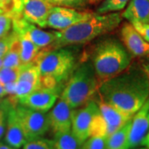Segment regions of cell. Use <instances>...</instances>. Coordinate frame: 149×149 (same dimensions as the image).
I'll use <instances>...</instances> for the list:
<instances>
[{"instance_id": "5", "label": "cell", "mask_w": 149, "mask_h": 149, "mask_svg": "<svg viewBox=\"0 0 149 149\" xmlns=\"http://www.w3.org/2000/svg\"><path fill=\"white\" fill-rule=\"evenodd\" d=\"M99 85L100 82L93 65L85 63L71 75L60 98L74 109L91 100L98 92Z\"/></svg>"}, {"instance_id": "12", "label": "cell", "mask_w": 149, "mask_h": 149, "mask_svg": "<svg viewBox=\"0 0 149 149\" xmlns=\"http://www.w3.org/2000/svg\"><path fill=\"white\" fill-rule=\"evenodd\" d=\"M41 74L37 63H29L20 65L17 79L14 97L19 99L27 95L40 86Z\"/></svg>"}, {"instance_id": "28", "label": "cell", "mask_w": 149, "mask_h": 149, "mask_svg": "<svg viewBox=\"0 0 149 149\" xmlns=\"http://www.w3.org/2000/svg\"><path fill=\"white\" fill-rule=\"evenodd\" d=\"M12 28V18L9 15L0 12V37H5L10 32Z\"/></svg>"}, {"instance_id": "15", "label": "cell", "mask_w": 149, "mask_h": 149, "mask_svg": "<svg viewBox=\"0 0 149 149\" xmlns=\"http://www.w3.org/2000/svg\"><path fill=\"white\" fill-rule=\"evenodd\" d=\"M120 36L124 47L132 56L136 57L148 56L149 43L144 40L130 22L123 24Z\"/></svg>"}, {"instance_id": "22", "label": "cell", "mask_w": 149, "mask_h": 149, "mask_svg": "<svg viewBox=\"0 0 149 149\" xmlns=\"http://www.w3.org/2000/svg\"><path fill=\"white\" fill-rule=\"evenodd\" d=\"M130 0H103L97 8L96 13L105 14L117 13L125 8Z\"/></svg>"}, {"instance_id": "14", "label": "cell", "mask_w": 149, "mask_h": 149, "mask_svg": "<svg viewBox=\"0 0 149 149\" xmlns=\"http://www.w3.org/2000/svg\"><path fill=\"white\" fill-rule=\"evenodd\" d=\"M49 111L47 115L50 129L54 135L58 133L67 132L71 129L73 109L66 102L60 98Z\"/></svg>"}, {"instance_id": "2", "label": "cell", "mask_w": 149, "mask_h": 149, "mask_svg": "<svg viewBox=\"0 0 149 149\" xmlns=\"http://www.w3.org/2000/svg\"><path fill=\"white\" fill-rule=\"evenodd\" d=\"M121 14L109 13L105 14L95 13L91 18L80 22L65 29L56 31V39L48 47L55 50L70 45L89 42L97 37L115 30L122 22Z\"/></svg>"}, {"instance_id": "6", "label": "cell", "mask_w": 149, "mask_h": 149, "mask_svg": "<svg viewBox=\"0 0 149 149\" xmlns=\"http://www.w3.org/2000/svg\"><path fill=\"white\" fill-rule=\"evenodd\" d=\"M100 115L98 103L93 100L73 109L70 130L80 144L91 137L92 128Z\"/></svg>"}, {"instance_id": "13", "label": "cell", "mask_w": 149, "mask_h": 149, "mask_svg": "<svg viewBox=\"0 0 149 149\" xmlns=\"http://www.w3.org/2000/svg\"><path fill=\"white\" fill-rule=\"evenodd\" d=\"M21 15L26 21L41 28L47 27L52 6L45 0H21Z\"/></svg>"}, {"instance_id": "3", "label": "cell", "mask_w": 149, "mask_h": 149, "mask_svg": "<svg viewBox=\"0 0 149 149\" xmlns=\"http://www.w3.org/2000/svg\"><path fill=\"white\" fill-rule=\"evenodd\" d=\"M130 53L116 39H106L97 45L92 65L100 84L121 74L131 64Z\"/></svg>"}, {"instance_id": "4", "label": "cell", "mask_w": 149, "mask_h": 149, "mask_svg": "<svg viewBox=\"0 0 149 149\" xmlns=\"http://www.w3.org/2000/svg\"><path fill=\"white\" fill-rule=\"evenodd\" d=\"M41 79L40 85L47 88H57L58 84L65 80L74 66L73 53L66 49L44 50L37 56Z\"/></svg>"}, {"instance_id": "23", "label": "cell", "mask_w": 149, "mask_h": 149, "mask_svg": "<svg viewBox=\"0 0 149 149\" xmlns=\"http://www.w3.org/2000/svg\"><path fill=\"white\" fill-rule=\"evenodd\" d=\"M0 9L14 18L22 16V1L21 0H0Z\"/></svg>"}, {"instance_id": "7", "label": "cell", "mask_w": 149, "mask_h": 149, "mask_svg": "<svg viewBox=\"0 0 149 149\" xmlns=\"http://www.w3.org/2000/svg\"><path fill=\"white\" fill-rule=\"evenodd\" d=\"M15 109L27 142L42 138L50 129L46 113L36 111L21 104L15 106Z\"/></svg>"}, {"instance_id": "25", "label": "cell", "mask_w": 149, "mask_h": 149, "mask_svg": "<svg viewBox=\"0 0 149 149\" xmlns=\"http://www.w3.org/2000/svg\"><path fill=\"white\" fill-rule=\"evenodd\" d=\"M19 70L20 66L13 68L2 67L0 69V82L3 85V86L12 82H16L18 77Z\"/></svg>"}, {"instance_id": "18", "label": "cell", "mask_w": 149, "mask_h": 149, "mask_svg": "<svg viewBox=\"0 0 149 149\" xmlns=\"http://www.w3.org/2000/svg\"><path fill=\"white\" fill-rule=\"evenodd\" d=\"M121 17L130 23H149V0H130Z\"/></svg>"}, {"instance_id": "31", "label": "cell", "mask_w": 149, "mask_h": 149, "mask_svg": "<svg viewBox=\"0 0 149 149\" xmlns=\"http://www.w3.org/2000/svg\"><path fill=\"white\" fill-rule=\"evenodd\" d=\"M6 129V111L3 109H0V139L5 133Z\"/></svg>"}, {"instance_id": "9", "label": "cell", "mask_w": 149, "mask_h": 149, "mask_svg": "<svg viewBox=\"0 0 149 149\" xmlns=\"http://www.w3.org/2000/svg\"><path fill=\"white\" fill-rule=\"evenodd\" d=\"M94 15L95 13L90 11H80L72 8L52 6L48 16L47 27L61 31L75 23L89 19Z\"/></svg>"}, {"instance_id": "17", "label": "cell", "mask_w": 149, "mask_h": 149, "mask_svg": "<svg viewBox=\"0 0 149 149\" xmlns=\"http://www.w3.org/2000/svg\"><path fill=\"white\" fill-rule=\"evenodd\" d=\"M97 103L102 117L106 124L108 136L121 128L133 118V115L125 113L115 107L102 101L101 100H100V101Z\"/></svg>"}, {"instance_id": "36", "label": "cell", "mask_w": 149, "mask_h": 149, "mask_svg": "<svg viewBox=\"0 0 149 149\" xmlns=\"http://www.w3.org/2000/svg\"><path fill=\"white\" fill-rule=\"evenodd\" d=\"M2 66H3V58L0 57V69L2 68Z\"/></svg>"}, {"instance_id": "21", "label": "cell", "mask_w": 149, "mask_h": 149, "mask_svg": "<svg viewBox=\"0 0 149 149\" xmlns=\"http://www.w3.org/2000/svg\"><path fill=\"white\" fill-rule=\"evenodd\" d=\"M53 146L54 149H80L81 144L70 130L55 134Z\"/></svg>"}, {"instance_id": "8", "label": "cell", "mask_w": 149, "mask_h": 149, "mask_svg": "<svg viewBox=\"0 0 149 149\" xmlns=\"http://www.w3.org/2000/svg\"><path fill=\"white\" fill-rule=\"evenodd\" d=\"M13 31L19 37L27 38L41 49L48 47L56 39V32H47L41 29L29 22L26 21L22 16L12 19Z\"/></svg>"}, {"instance_id": "37", "label": "cell", "mask_w": 149, "mask_h": 149, "mask_svg": "<svg viewBox=\"0 0 149 149\" xmlns=\"http://www.w3.org/2000/svg\"><path fill=\"white\" fill-rule=\"evenodd\" d=\"M138 149H148V148H138Z\"/></svg>"}, {"instance_id": "29", "label": "cell", "mask_w": 149, "mask_h": 149, "mask_svg": "<svg viewBox=\"0 0 149 149\" xmlns=\"http://www.w3.org/2000/svg\"><path fill=\"white\" fill-rule=\"evenodd\" d=\"M133 27L139 32L146 42L149 43V23L143 22H133L131 23Z\"/></svg>"}, {"instance_id": "1", "label": "cell", "mask_w": 149, "mask_h": 149, "mask_svg": "<svg viewBox=\"0 0 149 149\" xmlns=\"http://www.w3.org/2000/svg\"><path fill=\"white\" fill-rule=\"evenodd\" d=\"M97 93L102 101L133 116L148 100V75L141 70H126L101 82Z\"/></svg>"}, {"instance_id": "10", "label": "cell", "mask_w": 149, "mask_h": 149, "mask_svg": "<svg viewBox=\"0 0 149 149\" xmlns=\"http://www.w3.org/2000/svg\"><path fill=\"white\" fill-rule=\"evenodd\" d=\"M58 99L57 88H47L40 85L30 94L17 99V101L19 104L31 109L47 113L54 106Z\"/></svg>"}, {"instance_id": "32", "label": "cell", "mask_w": 149, "mask_h": 149, "mask_svg": "<svg viewBox=\"0 0 149 149\" xmlns=\"http://www.w3.org/2000/svg\"><path fill=\"white\" fill-rule=\"evenodd\" d=\"M143 146H145L148 149H149V130L148 132V134L146 136V138L144 139L143 143Z\"/></svg>"}, {"instance_id": "33", "label": "cell", "mask_w": 149, "mask_h": 149, "mask_svg": "<svg viewBox=\"0 0 149 149\" xmlns=\"http://www.w3.org/2000/svg\"><path fill=\"white\" fill-rule=\"evenodd\" d=\"M7 95L3 85L0 82V97H3Z\"/></svg>"}, {"instance_id": "35", "label": "cell", "mask_w": 149, "mask_h": 149, "mask_svg": "<svg viewBox=\"0 0 149 149\" xmlns=\"http://www.w3.org/2000/svg\"><path fill=\"white\" fill-rule=\"evenodd\" d=\"M102 1H103V0H88V3H91V4L95 5V4H98V3H101Z\"/></svg>"}, {"instance_id": "24", "label": "cell", "mask_w": 149, "mask_h": 149, "mask_svg": "<svg viewBox=\"0 0 149 149\" xmlns=\"http://www.w3.org/2000/svg\"><path fill=\"white\" fill-rule=\"evenodd\" d=\"M80 149H108L107 137L105 136H92L81 144Z\"/></svg>"}, {"instance_id": "20", "label": "cell", "mask_w": 149, "mask_h": 149, "mask_svg": "<svg viewBox=\"0 0 149 149\" xmlns=\"http://www.w3.org/2000/svg\"><path fill=\"white\" fill-rule=\"evenodd\" d=\"M19 37V36H18ZM20 40V61L21 65L36 63L37 56L41 48L23 37H19Z\"/></svg>"}, {"instance_id": "27", "label": "cell", "mask_w": 149, "mask_h": 149, "mask_svg": "<svg viewBox=\"0 0 149 149\" xmlns=\"http://www.w3.org/2000/svg\"><path fill=\"white\" fill-rule=\"evenodd\" d=\"M52 6L65 7L72 8H80L85 7L88 3V0H45Z\"/></svg>"}, {"instance_id": "30", "label": "cell", "mask_w": 149, "mask_h": 149, "mask_svg": "<svg viewBox=\"0 0 149 149\" xmlns=\"http://www.w3.org/2000/svg\"><path fill=\"white\" fill-rule=\"evenodd\" d=\"M13 38V32L6 35L5 37H0V57H3L8 51L11 41Z\"/></svg>"}, {"instance_id": "38", "label": "cell", "mask_w": 149, "mask_h": 149, "mask_svg": "<svg viewBox=\"0 0 149 149\" xmlns=\"http://www.w3.org/2000/svg\"><path fill=\"white\" fill-rule=\"evenodd\" d=\"M148 78H149V75H148Z\"/></svg>"}, {"instance_id": "19", "label": "cell", "mask_w": 149, "mask_h": 149, "mask_svg": "<svg viewBox=\"0 0 149 149\" xmlns=\"http://www.w3.org/2000/svg\"><path fill=\"white\" fill-rule=\"evenodd\" d=\"M132 118L123 126L107 137L108 149H130L129 131Z\"/></svg>"}, {"instance_id": "26", "label": "cell", "mask_w": 149, "mask_h": 149, "mask_svg": "<svg viewBox=\"0 0 149 149\" xmlns=\"http://www.w3.org/2000/svg\"><path fill=\"white\" fill-rule=\"evenodd\" d=\"M22 149H54L53 140L43 138L33 139L24 144Z\"/></svg>"}, {"instance_id": "11", "label": "cell", "mask_w": 149, "mask_h": 149, "mask_svg": "<svg viewBox=\"0 0 149 149\" xmlns=\"http://www.w3.org/2000/svg\"><path fill=\"white\" fill-rule=\"evenodd\" d=\"M149 130V100L133 114L129 131V148L134 149L143 146Z\"/></svg>"}, {"instance_id": "16", "label": "cell", "mask_w": 149, "mask_h": 149, "mask_svg": "<svg viewBox=\"0 0 149 149\" xmlns=\"http://www.w3.org/2000/svg\"><path fill=\"white\" fill-rule=\"evenodd\" d=\"M5 142L14 148H20L27 143L15 106H11L6 111Z\"/></svg>"}, {"instance_id": "34", "label": "cell", "mask_w": 149, "mask_h": 149, "mask_svg": "<svg viewBox=\"0 0 149 149\" xmlns=\"http://www.w3.org/2000/svg\"><path fill=\"white\" fill-rule=\"evenodd\" d=\"M0 149H17V148H14L11 147V146L8 145V144H5V143H1V142H0Z\"/></svg>"}]
</instances>
